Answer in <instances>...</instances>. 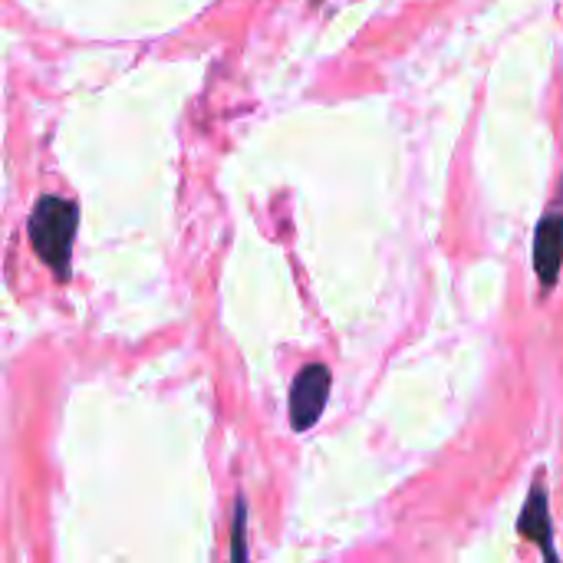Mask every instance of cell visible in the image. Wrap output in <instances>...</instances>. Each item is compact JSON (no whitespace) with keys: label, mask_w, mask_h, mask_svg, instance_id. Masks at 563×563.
I'll use <instances>...</instances> for the list:
<instances>
[{"label":"cell","mask_w":563,"mask_h":563,"mask_svg":"<svg viewBox=\"0 0 563 563\" xmlns=\"http://www.w3.org/2000/svg\"><path fill=\"white\" fill-rule=\"evenodd\" d=\"M330 386H333V376L323 363H310L297 373V379L290 386V426H294V432H307L317 426V419L327 409Z\"/></svg>","instance_id":"2"},{"label":"cell","mask_w":563,"mask_h":563,"mask_svg":"<svg viewBox=\"0 0 563 563\" xmlns=\"http://www.w3.org/2000/svg\"><path fill=\"white\" fill-rule=\"evenodd\" d=\"M563 267V191L558 205L544 214L534 234V271L544 290L558 284Z\"/></svg>","instance_id":"4"},{"label":"cell","mask_w":563,"mask_h":563,"mask_svg":"<svg viewBox=\"0 0 563 563\" xmlns=\"http://www.w3.org/2000/svg\"><path fill=\"white\" fill-rule=\"evenodd\" d=\"M518 531H521L525 541H531V544L541 548L544 563H561L558 551H554V521H551V501H548L544 472H538L534 482H531V492H528V501H525Z\"/></svg>","instance_id":"3"},{"label":"cell","mask_w":563,"mask_h":563,"mask_svg":"<svg viewBox=\"0 0 563 563\" xmlns=\"http://www.w3.org/2000/svg\"><path fill=\"white\" fill-rule=\"evenodd\" d=\"M76 224H79V211L73 201L66 198H40L33 214H30V241L33 251L40 254V261L59 277L66 280L69 274V254H73V238H76Z\"/></svg>","instance_id":"1"},{"label":"cell","mask_w":563,"mask_h":563,"mask_svg":"<svg viewBox=\"0 0 563 563\" xmlns=\"http://www.w3.org/2000/svg\"><path fill=\"white\" fill-rule=\"evenodd\" d=\"M244 525H247V508H244V498H238L234 505V525H231V561L247 563V534H244Z\"/></svg>","instance_id":"5"}]
</instances>
